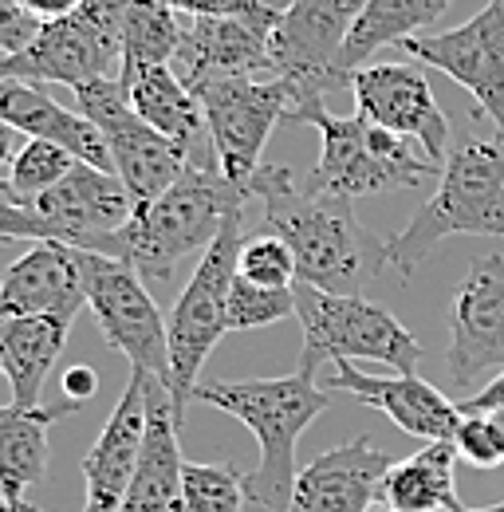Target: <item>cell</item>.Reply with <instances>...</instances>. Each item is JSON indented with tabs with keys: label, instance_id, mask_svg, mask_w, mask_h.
Instances as JSON below:
<instances>
[{
	"label": "cell",
	"instance_id": "obj_1",
	"mask_svg": "<svg viewBox=\"0 0 504 512\" xmlns=\"http://www.w3.org/2000/svg\"><path fill=\"white\" fill-rule=\"evenodd\" d=\"M245 190L264 201L268 233L288 241L300 284L335 296H363V288L390 264L386 241L355 217V201L312 193L296 182L292 166H260Z\"/></svg>",
	"mask_w": 504,
	"mask_h": 512
},
{
	"label": "cell",
	"instance_id": "obj_2",
	"mask_svg": "<svg viewBox=\"0 0 504 512\" xmlns=\"http://www.w3.org/2000/svg\"><path fill=\"white\" fill-rule=\"evenodd\" d=\"M249 190L229 182L221 170H186L182 182L146 205H134V217L119 233L103 237L95 256H115L150 284H170L178 264L205 253L221 229L245 213Z\"/></svg>",
	"mask_w": 504,
	"mask_h": 512
},
{
	"label": "cell",
	"instance_id": "obj_3",
	"mask_svg": "<svg viewBox=\"0 0 504 512\" xmlns=\"http://www.w3.org/2000/svg\"><path fill=\"white\" fill-rule=\"evenodd\" d=\"M197 402L225 410L245 422L260 442V465L245 473L249 501L264 512H288L296 493V446L304 430L331 406V394L315 386L312 375H280V379H241V383H197Z\"/></svg>",
	"mask_w": 504,
	"mask_h": 512
},
{
	"label": "cell",
	"instance_id": "obj_4",
	"mask_svg": "<svg viewBox=\"0 0 504 512\" xmlns=\"http://www.w3.org/2000/svg\"><path fill=\"white\" fill-rule=\"evenodd\" d=\"M449 237H504V142L469 138L449 150L434 193L414 221L386 241L390 264L410 280Z\"/></svg>",
	"mask_w": 504,
	"mask_h": 512
},
{
	"label": "cell",
	"instance_id": "obj_5",
	"mask_svg": "<svg viewBox=\"0 0 504 512\" xmlns=\"http://www.w3.org/2000/svg\"><path fill=\"white\" fill-rule=\"evenodd\" d=\"M284 123H304L319 130V166L308 174V190L331 193V197H367L386 190H418L438 182L441 166H434L426 154H418L406 138L367 123L355 115L327 111L323 95L296 99L284 115Z\"/></svg>",
	"mask_w": 504,
	"mask_h": 512
},
{
	"label": "cell",
	"instance_id": "obj_6",
	"mask_svg": "<svg viewBox=\"0 0 504 512\" xmlns=\"http://www.w3.org/2000/svg\"><path fill=\"white\" fill-rule=\"evenodd\" d=\"M296 320L304 327L300 371L312 375L323 359H375L398 375H414L422 347L382 304L367 296H335L296 280Z\"/></svg>",
	"mask_w": 504,
	"mask_h": 512
},
{
	"label": "cell",
	"instance_id": "obj_7",
	"mask_svg": "<svg viewBox=\"0 0 504 512\" xmlns=\"http://www.w3.org/2000/svg\"><path fill=\"white\" fill-rule=\"evenodd\" d=\"M241 213L221 229V237L201 253L197 272L189 276L186 292L178 296L174 312L166 316L170 335V394L174 410L186 422V410L193 402V390L201 383V367L209 351L221 343L229 331L225 308H229V288L237 280V260H241Z\"/></svg>",
	"mask_w": 504,
	"mask_h": 512
},
{
	"label": "cell",
	"instance_id": "obj_8",
	"mask_svg": "<svg viewBox=\"0 0 504 512\" xmlns=\"http://www.w3.org/2000/svg\"><path fill=\"white\" fill-rule=\"evenodd\" d=\"M126 0H87L79 12L48 20L20 56H0V79L83 87L123 71Z\"/></svg>",
	"mask_w": 504,
	"mask_h": 512
},
{
	"label": "cell",
	"instance_id": "obj_9",
	"mask_svg": "<svg viewBox=\"0 0 504 512\" xmlns=\"http://www.w3.org/2000/svg\"><path fill=\"white\" fill-rule=\"evenodd\" d=\"M75 103H79V115L91 119L95 130L103 134L115 174L123 178L134 205H146V201L162 197L174 182H182V174L189 170L182 150L130 107L126 83L119 75L75 87Z\"/></svg>",
	"mask_w": 504,
	"mask_h": 512
},
{
	"label": "cell",
	"instance_id": "obj_10",
	"mask_svg": "<svg viewBox=\"0 0 504 512\" xmlns=\"http://www.w3.org/2000/svg\"><path fill=\"white\" fill-rule=\"evenodd\" d=\"M87 308L130 371H146L170 386V335L146 280L115 256L87 253Z\"/></svg>",
	"mask_w": 504,
	"mask_h": 512
},
{
	"label": "cell",
	"instance_id": "obj_11",
	"mask_svg": "<svg viewBox=\"0 0 504 512\" xmlns=\"http://www.w3.org/2000/svg\"><path fill=\"white\" fill-rule=\"evenodd\" d=\"M363 0H292L268 36L272 75L296 87V99L351 87L339 75V56Z\"/></svg>",
	"mask_w": 504,
	"mask_h": 512
},
{
	"label": "cell",
	"instance_id": "obj_12",
	"mask_svg": "<svg viewBox=\"0 0 504 512\" xmlns=\"http://www.w3.org/2000/svg\"><path fill=\"white\" fill-rule=\"evenodd\" d=\"M209 134L217 146V166L229 182L245 186L264 166V142L276 123H284L288 107L296 103V87L288 79H225L197 91Z\"/></svg>",
	"mask_w": 504,
	"mask_h": 512
},
{
	"label": "cell",
	"instance_id": "obj_13",
	"mask_svg": "<svg viewBox=\"0 0 504 512\" xmlns=\"http://www.w3.org/2000/svg\"><path fill=\"white\" fill-rule=\"evenodd\" d=\"M402 52L461 83L504 142V0H485L477 16L449 32L406 40Z\"/></svg>",
	"mask_w": 504,
	"mask_h": 512
},
{
	"label": "cell",
	"instance_id": "obj_14",
	"mask_svg": "<svg viewBox=\"0 0 504 512\" xmlns=\"http://www.w3.org/2000/svg\"><path fill=\"white\" fill-rule=\"evenodd\" d=\"M504 371V256H477L453 292L445 375L453 386H473Z\"/></svg>",
	"mask_w": 504,
	"mask_h": 512
},
{
	"label": "cell",
	"instance_id": "obj_15",
	"mask_svg": "<svg viewBox=\"0 0 504 512\" xmlns=\"http://www.w3.org/2000/svg\"><path fill=\"white\" fill-rule=\"evenodd\" d=\"M359 115L406 142H418L422 154L445 166L449 158V119L434 99V87L422 64H367L351 79Z\"/></svg>",
	"mask_w": 504,
	"mask_h": 512
},
{
	"label": "cell",
	"instance_id": "obj_16",
	"mask_svg": "<svg viewBox=\"0 0 504 512\" xmlns=\"http://www.w3.org/2000/svg\"><path fill=\"white\" fill-rule=\"evenodd\" d=\"M32 205L44 217L48 237L79 253H95L103 237L119 233L134 217V197L126 193L123 178L91 162H75V170Z\"/></svg>",
	"mask_w": 504,
	"mask_h": 512
},
{
	"label": "cell",
	"instance_id": "obj_17",
	"mask_svg": "<svg viewBox=\"0 0 504 512\" xmlns=\"http://www.w3.org/2000/svg\"><path fill=\"white\" fill-rule=\"evenodd\" d=\"M268 36V24L241 16H186L182 48L170 67L193 95L225 79H272Z\"/></svg>",
	"mask_w": 504,
	"mask_h": 512
},
{
	"label": "cell",
	"instance_id": "obj_18",
	"mask_svg": "<svg viewBox=\"0 0 504 512\" xmlns=\"http://www.w3.org/2000/svg\"><path fill=\"white\" fill-rule=\"evenodd\" d=\"M87 308V253L63 241H36L0 276V320L12 316H63Z\"/></svg>",
	"mask_w": 504,
	"mask_h": 512
},
{
	"label": "cell",
	"instance_id": "obj_19",
	"mask_svg": "<svg viewBox=\"0 0 504 512\" xmlns=\"http://www.w3.org/2000/svg\"><path fill=\"white\" fill-rule=\"evenodd\" d=\"M323 386L343 390L371 410H382L398 430L422 442H453L465 418L457 402H449L438 386L418 375H367V371H355L347 359H339Z\"/></svg>",
	"mask_w": 504,
	"mask_h": 512
},
{
	"label": "cell",
	"instance_id": "obj_20",
	"mask_svg": "<svg viewBox=\"0 0 504 512\" xmlns=\"http://www.w3.org/2000/svg\"><path fill=\"white\" fill-rule=\"evenodd\" d=\"M178 430H182V418L174 410L170 386L146 375V434H142V449H138V465H134V481H130L123 512H186L182 509L186 457L178 446Z\"/></svg>",
	"mask_w": 504,
	"mask_h": 512
},
{
	"label": "cell",
	"instance_id": "obj_21",
	"mask_svg": "<svg viewBox=\"0 0 504 512\" xmlns=\"http://www.w3.org/2000/svg\"><path fill=\"white\" fill-rule=\"evenodd\" d=\"M142 434H146V375L130 371V383H126L119 406L111 410L103 434L83 457V481H87L83 512H123L130 481H134V465H138V449H142Z\"/></svg>",
	"mask_w": 504,
	"mask_h": 512
},
{
	"label": "cell",
	"instance_id": "obj_22",
	"mask_svg": "<svg viewBox=\"0 0 504 512\" xmlns=\"http://www.w3.org/2000/svg\"><path fill=\"white\" fill-rule=\"evenodd\" d=\"M394 461L363 434L308 461L296 477L288 512H371L378 505V481Z\"/></svg>",
	"mask_w": 504,
	"mask_h": 512
},
{
	"label": "cell",
	"instance_id": "obj_23",
	"mask_svg": "<svg viewBox=\"0 0 504 512\" xmlns=\"http://www.w3.org/2000/svg\"><path fill=\"white\" fill-rule=\"evenodd\" d=\"M126 83L130 107L158 130L166 134L182 158L189 162V170H221L217 166V146L209 134V119L201 99L189 91L186 83L178 79L174 67H142L134 75H119Z\"/></svg>",
	"mask_w": 504,
	"mask_h": 512
},
{
	"label": "cell",
	"instance_id": "obj_24",
	"mask_svg": "<svg viewBox=\"0 0 504 512\" xmlns=\"http://www.w3.org/2000/svg\"><path fill=\"white\" fill-rule=\"evenodd\" d=\"M0 123H8V127L20 130V134H28V138L60 142L63 150H71L79 162H91V166L115 174L111 150H107L103 134L95 130V123L83 119L79 111L60 107L56 95L44 91V83L0 79Z\"/></svg>",
	"mask_w": 504,
	"mask_h": 512
},
{
	"label": "cell",
	"instance_id": "obj_25",
	"mask_svg": "<svg viewBox=\"0 0 504 512\" xmlns=\"http://www.w3.org/2000/svg\"><path fill=\"white\" fill-rule=\"evenodd\" d=\"M71 323L63 316H12L0 320V367L12 386V406L32 410L40 406V394L48 375L56 371Z\"/></svg>",
	"mask_w": 504,
	"mask_h": 512
},
{
	"label": "cell",
	"instance_id": "obj_26",
	"mask_svg": "<svg viewBox=\"0 0 504 512\" xmlns=\"http://www.w3.org/2000/svg\"><path fill=\"white\" fill-rule=\"evenodd\" d=\"M449 4L453 0H363L339 56V75L351 83L355 71L367 67L378 48H402L406 40L430 36V28L449 12Z\"/></svg>",
	"mask_w": 504,
	"mask_h": 512
},
{
	"label": "cell",
	"instance_id": "obj_27",
	"mask_svg": "<svg viewBox=\"0 0 504 512\" xmlns=\"http://www.w3.org/2000/svg\"><path fill=\"white\" fill-rule=\"evenodd\" d=\"M453 442H426V449L394 461L378 481V505L390 512H465L453 489Z\"/></svg>",
	"mask_w": 504,
	"mask_h": 512
},
{
	"label": "cell",
	"instance_id": "obj_28",
	"mask_svg": "<svg viewBox=\"0 0 504 512\" xmlns=\"http://www.w3.org/2000/svg\"><path fill=\"white\" fill-rule=\"evenodd\" d=\"M67 410H79V406L67 402V398H60L56 406H32V410H20L12 402L0 406V485H4V497L12 505L28 501L32 485L44 481V473H48V430Z\"/></svg>",
	"mask_w": 504,
	"mask_h": 512
},
{
	"label": "cell",
	"instance_id": "obj_29",
	"mask_svg": "<svg viewBox=\"0 0 504 512\" xmlns=\"http://www.w3.org/2000/svg\"><path fill=\"white\" fill-rule=\"evenodd\" d=\"M186 16L158 0H126L123 12V71L134 75L142 67H170L182 48Z\"/></svg>",
	"mask_w": 504,
	"mask_h": 512
},
{
	"label": "cell",
	"instance_id": "obj_30",
	"mask_svg": "<svg viewBox=\"0 0 504 512\" xmlns=\"http://www.w3.org/2000/svg\"><path fill=\"white\" fill-rule=\"evenodd\" d=\"M249 501L245 473L229 461H186L182 509L186 512H241Z\"/></svg>",
	"mask_w": 504,
	"mask_h": 512
},
{
	"label": "cell",
	"instance_id": "obj_31",
	"mask_svg": "<svg viewBox=\"0 0 504 512\" xmlns=\"http://www.w3.org/2000/svg\"><path fill=\"white\" fill-rule=\"evenodd\" d=\"M75 154L63 150L60 142L48 138H28L16 158H12V174H8V190L20 193L24 201H36L40 193H48L56 182H63L75 170Z\"/></svg>",
	"mask_w": 504,
	"mask_h": 512
},
{
	"label": "cell",
	"instance_id": "obj_32",
	"mask_svg": "<svg viewBox=\"0 0 504 512\" xmlns=\"http://www.w3.org/2000/svg\"><path fill=\"white\" fill-rule=\"evenodd\" d=\"M292 316H296V288H260V284H249L245 276L233 280L229 308H225L229 331H256V327L292 320Z\"/></svg>",
	"mask_w": 504,
	"mask_h": 512
},
{
	"label": "cell",
	"instance_id": "obj_33",
	"mask_svg": "<svg viewBox=\"0 0 504 512\" xmlns=\"http://www.w3.org/2000/svg\"><path fill=\"white\" fill-rule=\"evenodd\" d=\"M237 276H245L249 284H260V288H296V256L284 237L260 233L241 245Z\"/></svg>",
	"mask_w": 504,
	"mask_h": 512
},
{
	"label": "cell",
	"instance_id": "obj_34",
	"mask_svg": "<svg viewBox=\"0 0 504 512\" xmlns=\"http://www.w3.org/2000/svg\"><path fill=\"white\" fill-rule=\"evenodd\" d=\"M453 446H457V453L469 465H477V469H497V465H504L501 438H497V426H493L489 414H465L461 426H457V434H453Z\"/></svg>",
	"mask_w": 504,
	"mask_h": 512
},
{
	"label": "cell",
	"instance_id": "obj_35",
	"mask_svg": "<svg viewBox=\"0 0 504 512\" xmlns=\"http://www.w3.org/2000/svg\"><path fill=\"white\" fill-rule=\"evenodd\" d=\"M182 16H241V20H256V24H276L280 12H272L260 0H158Z\"/></svg>",
	"mask_w": 504,
	"mask_h": 512
},
{
	"label": "cell",
	"instance_id": "obj_36",
	"mask_svg": "<svg viewBox=\"0 0 504 512\" xmlns=\"http://www.w3.org/2000/svg\"><path fill=\"white\" fill-rule=\"evenodd\" d=\"M44 20L32 16L20 0H0V56H20L36 36Z\"/></svg>",
	"mask_w": 504,
	"mask_h": 512
},
{
	"label": "cell",
	"instance_id": "obj_37",
	"mask_svg": "<svg viewBox=\"0 0 504 512\" xmlns=\"http://www.w3.org/2000/svg\"><path fill=\"white\" fill-rule=\"evenodd\" d=\"M457 406H461V414H493V410H504V371L493 375L477 394H469V398L457 402Z\"/></svg>",
	"mask_w": 504,
	"mask_h": 512
},
{
	"label": "cell",
	"instance_id": "obj_38",
	"mask_svg": "<svg viewBox=\"0 0 504 512\" xmlns=\"http://www.w3.org/2000/svg\"><path fill=\"white\" fill-rule=\"evenodd\" d=\"M95 390H99V375L91 371V367H71L67 375H63V398L67 402H75V406H83V402H91L95 398Z\"/></svg>",
	"mask_w": 504,
	"mask_h": 512
},
{
	"label": "cell",
	"instance_id": "obj_39",
	"mask_svg": "<svg viewBox=\"0 0 504 512\" xmlns=\"http://www.w3.org/2000/svg\"><path fill=\"white\" fill-rule=\"evenodd\" d=\"M20 4H24L32 16H40V20L48 24V20H63V16L79 12L87 0H20Z\"/></svg>",
	"mask_w": 504,
	"mask_h": 512
},
{
	"label": "cell",
	"instance_id": "obj_40",
	"mask_svg": "<svg viewBox=\"0 0 504 512\" xmlns=\"http://www.w3.org/2000/svg\"><path fill=\"white\" fill-rule=\"evenodd\" d=\"M16 134H20V130H12L8 123H0V170L12 166V158H16Z\"/></svg>",
	"mask_w": 504,
	"mask_h": 512
},
{
	"label": "cell",
	"instance_id": "obj_41",
	"mask_svg": "<svg viewBox=\"0 0 504 512\" xmlns=\"http://www.w3.org/2000/svg\"><path fill=\"white\" fill-rule=\"evenodd\" d=\"M489 418H493V426H497V438H501V449H504V410H493Z\"/></svg>",
	"mask_w": 504,
	"mask_h": 512
},
{
	"label": "cell",
	"instance_id": "obj_42",
	"mask_svg": "<svg viewBox=\"0 0 504 512\" xmlns=\"http://www.w3.org/2000/svg\"><path fill=\"white\" fill-rule=\"evenodd\" d=\"M4 512H44V509H36V505H28V501H16V505H8Z\"/></svg>",
	"mask_w": 504,
	"mask_h": 512
},
{
	"label": "cell",
	"instance_id": "obj_43",
	"mask_svg": "<svg viewBox=\"0 0 504 512\" xmlns=\"http://www.w3.org/2000/svg\"><path fill=\"white\" fill-rule=\"evenodd\" d=\"M465 512H504V501L501 505H489V509H465Z\"/></svg>",
	"mask_w": 504,
	"mask_h": 512
},
{
	"label": "cell",
	"instance_id": "obj_44",
	"mask_svg": "<svg viewBox=\"0 0 504 512\" xmlns=\"http://www.w3.org/2000/svg\"><path fill=\"white\" fill-rule=\"evenodd\" d=\"M8 505H12V501H8V497H4V485H0V512L8 509Z\"/></svg>",
	"mask_w": 504,
	"mask_h": 512
},
{
	"label": "cell",
	"instance_id": "obj_45",
	"mask_svg": "<svg viewBox=\"0 0 504 512\" xmlns=\"http://www.w3.org/2000/svg\"><path fill=\"white\" fill-rule=\"evenodd\" d=\"M371 512H390V509H382V505H375V509H371Z\"/></svg>",
	"mask_w": 504,
	"mask_h": 512
},
{
	"label": "cell",
	"instance_id": "obj_46",
	"mask_svg": "<svg viewBox=\"0 0 504 512\" xmlns=\"http://www.w3.org/2000/svg\"><path fill=\"white\" fill-rule=\"evenodd\" d=\"M0 375H4V367H0Z\"/></svg>",
	"mask_w": 504,
	"mask_h": 512
}]
</instances>
